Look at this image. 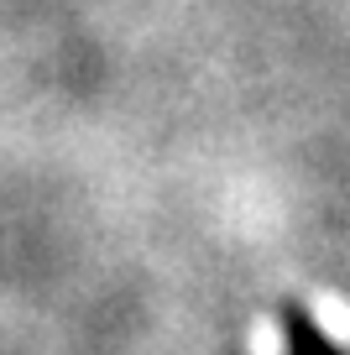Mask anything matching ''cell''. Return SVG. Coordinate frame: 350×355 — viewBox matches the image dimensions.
I'll return each instance as SVG.
<instances>
[{
	"instance_id": "obj_1",
	"label": "cell",
	"mask_w": 350,
	"mask_h": 355,
	"mask_svg": "<svg viewBox=\"0 0 350 355\" xmlns=\"http://www.w3.org/2000/svg\"><path fill=\"white\" fill-rule=\"evenodd\" d=\"M277 334H283V355H345L303 303H283L277 309Z\"/></svg>"
}]
</instances>
